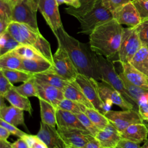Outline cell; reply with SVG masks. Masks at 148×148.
<instances>
[{"label":"cell","instance_id":"9a60e30c","mask_svg":"<svg viewBox=\"0 0 148 148\" xmlns=\"http://www.w3.org/2000/svg\"><path fill=\"white\" fill-rule=\"evenodd\" d=\"M37 136L42 140L49 148H66V145L60 136L56 127L40 122V129Z\"/></svg>","mask_w":148,"mask_h":148},{"label":"cell","instance_id":"836d02e7","mask_svg":"<svg viewBox=\"0 0 148 148\" xmlns=\"http://www.w3.org/2000/svg\"><path fill=\"white\" fill-rule=\"evenodd\" d=\"M84 113L99 130L104 129L110 123L106 117L94 108H87Z\"/></svg>","mask_w":148,"mask_h":148},{"label":"cell","instance_id":"ac0fdd59","mask_svg":"<svg viewBox=\"0 0 148 148\" xmlns=\"http://www.w3.org/2000/svg\"><path fill=\"white\" fill-rule=\"evenodd\" d=\"M95 137L102 147H115L122 139L121 132L111 123L104 129L99 130Z\"/></svg>","mask_w":148,"mask_h":148},{"label":"cell","instance_id":"74e56055","mask_svg":"<svg viewBox=\"0 0 148 148\" xmlns=\"http://www.w3.org/2000/svg\"><path fill=\"white\" fill-rule=\"evenodd\" d=\"M76 115L83 125L86 128V129L89 131L94 136H95L99 132V130L91 121L88 116L84 113H80L76 114Z\"/></svg>","mask_w":148,"mask_h":148},{"label":"cell","instance_id":"7c38bea8","mask_svg":"<svg viewBox=\"0 0 148 148\" xmlns=\"http://www.w3.org/2000/svg\"><path fill=\"white\" fill-rule=\"evenodd\" d=\"M38 10L53 32L62 27L58 4L56 0H35Z\"/></svg>","mask_w":148,"mask_h":148},{"label":"cell","instance_id":"f6af8a7d","mask_svg":"<svg viewBox=\"0 0 148 148\" xmlns=\"http://www.w3.org/2000/svg\"><path fill=\"white\" fill-rule=\"evenodd\" d=\"M116 148H140L139 143L131 142L128 140L121 139L119 142Z\"/></svg>","mask_w":148,"mask_h":148},{"label":"cell","instance_id":"9f6ffc18","mask_svg":"<svg viewBox=\"0 0 148 148\" xmlns=\"http://www.w3.org/2000/svg\"><path fill=\"white\" fill-rule=\"evenodd\" d=\"M102 148H116V147H102Z\"/></svg>","mask_w":148,"mask_h":148},{"label":"cell","instance_id":"f546056e","mask_svg":"<svg viewBox=\"0 0 148 148\" xmlns=\"http://www.w3.org/2000/svg\"><path fill=\"white\" fill-rule=\"evenodd\" d=\"M6 31L0 34V56L5 54L21 45Z\"/></svg>","mask_w":148,"mask_h":148},{"label":"cell","instance_id":"b9f144b4","mask_svg":"<svg viewBox=\"0 0 148 148\" xmlns=\"http://www.w3.org/2000/svg\"><path fill=\"white\" fill-rule=\"evenodd\" d=\"M132 1V0H102V3L104 7L112 12L122 5Z\"/></svg>","mask_w":148,"mask_h":148},{"label":"cell","instance_id":"d590c367","mask_svg":"<svg viewBox=\"0 0 148 148\" xmlns=\"http://www.w3.org/2000/svg\"><path fill=\"white\" fill-rule=\"evenodd\" d=\"M57 108L70 112L75 114L84 113L87 108L86 106L64 98L58 105Z\"/></svg>","mask_w":148,"mask_h":148},{"label":"cell","instance_id":"9c48e42d","mask_svg":"<svg viewBox=\"0 0 148 148\" xmlns=\"http://www.w3.org/2000/svg\"><path fill=\"white\" fill-rule=\"evenodd\" d=\"M97 84L99 96L105 104L106 112L110 110L113 104L124 110H135L134 106L126 101L121 94L110 84L105 82L98 80H97Z\"/></svg>","mask_w":148,"mask_h":148},{"label":"cell","instance_id":"11a10c76","mask_svg":"<svg viewBox=\"0 0 148 148\" xmlns=\"http://www.w3.org/2000/svg\"><path fill=\"white\" fill-rule=\"evenodd\" d=\"M66 148H79V147H75V146H68V147Z\"/></svg>","mask_w":148,"mask_h":148},{"label":"cell","instance_id":"d4e9b609","mask_svg":"<svg viewBox=\"0 0 148 148\" xmlns=\"http://www.w3.org/2000/svg\"><path fill=\"white\" fill-rule=\"evenodd\" d=\"M34 77L49 85L57 87L62 90L69 82L56 73L53 69L34 75Z\"/></svg>","mask_w":148,"mask_h":148},{"label":"cell","instance_id":"44dd1931","mask_svg":"<svg viewBox=\"0 0 148 148\" xmlns=\"http://www.w3.org/2000/svg\"><path fill=\"white\" fill-rule=\"evenodd\" d=\"M63 93L65 98L81 103L88 108H94L75 80L69 82L67 84L63 90Z\"/></svg>","mask_w":148,"mask_h":148},{"label":"cell","instance_id":"30bf717a","mask_svg":"<svg viewBox=\"0 0 148 148\" xmlns=\"http://www.w3.org/2000/svg\"><path fill=\"white\" fill-rule=\"evenodd\" d=\"M75 81L79 84L86 98L91 103L94 108L104 114L106 113L105 104L99 96L97 80L79 73Z\"/></svg>","mask_w":148,"mask_h":148},{"label":"cell","instance_id":"60d3db41","mask_svg":"<svg viewBox=\"0 0 148 148\" xmlns=\"http://www.w3.org/2000/svg\"><path fill=\"white\" fill-rule=\"evenodd\" d=\"M132 2L136 7L141 20L148 19V0H132Z\"/></svg>","mask_w":148,"mask_h":148},{"label":"cell","instance_id":"7bdbcfd3","mask_svg":"<svg viewBox=\"0 0 148 148\" xmlns=\"http://www.w3.org/2000/svg\"><path fill=\"white\" fill-rule=\"evenodd\" d=\"M13 87V84L6 78L0 70V96L4 97V95Z\"/></svg>","mask_w":148,"mask_h":148},{"label":"cell","instance_id":"6f0895ef","mask_svg":"<svg viewBox=\"0 0 148 148\" xmlns=\"http://www.w3.org/2000/svg\"><path fill=\"white\" fill-rule=\"evenodd\" d=\"M2 1H9V0H2Z\"/></svg>","mask_w":148,"mask_h":148},{"label":"cell","instance_id":"f907efd6","mask_svg":"<svg viewBox=\"0 0 148 148\" xmlns=\"http://www.w3.org/2000/svg\"><path fill=\"white\" fill-rule=\"evenodd\" d=\"M62 1L64 3H65L69 6H72L76 8H77L80 6L79 0H62Z\"/></svg>","mask_w":148,"mask_h":148},{"label":"cell","instance_id":"e0dca14e","mask_svg":"<svg viewBox=\"0 0 148 148\" xmlns=\"http://www.w3.org/2000/svg\"><path fill=\"white\" fill-rule=\"evenodd\" d=\"M0 97V118L16 127L19 125H25L24 110L13 105L7 106L4 102L5 98Z\"/></svg>","mask_w":148,"mask_h":148},{"label":"cell","instance_id":"f35d334b","mask_svg":"<svg viewBox=\"0 0 148 148\" xmlns=\"http://www.w3.org/2000/svg\"><path fill=\"white\" fill-rule=\"evenodd\" d=\"M0 20L12 21V8L9 1L0 0Z\"/></svg>","mask_w":148,"mask_h":148},{"label":"cell","instance_id":"2e32d148","mask_svg":"<svg viewBox=\"0 0 148 148\" xmlns=\"http://www.w3.org/2000/svg\"><path fill=\"white\" fill-rule=\"evenodd\" d=\"M35 84L38 99H42L50 103L57 109L58 103L64 98L63 90L36 78Z\"/></svg>","mask_w":148,"mask_h":148},{"label":"cell","instance_id":"681fc988","mask_svg":"<svg viewBox=\"0 0 148 148\" xmlns=\"http://www.w3.org/2000/svg\"><path fill=\"white\" fill-rule=\"evenodd\" d=\"M10 134V132L6 128L0 125V139L7 140Z\"/></svg>","mask_w":148,"mask_h":148},{"label":"cell","instance_id":"4dcf8cb0","mask_svg":"<svg viewBox=\"0 0 148 148\" xmlns=\"http://www.w3.org/2000/svg\"><path fill=\"white\" fill-rule=\"evenodd\" d=\"M120 77L123 80L124 86L128 95L133 99V100L136 103L138 106V102L141 97L145 94L148 90L143 89L137 86L130 83L124 76L122 72L119 73Z\"/></svg>","mask_w":148,"mask_h":148},{"label":"cell","instance_id":"8992f818","mask_svg":"<svg viewBox=\"0 0 148 148\" xmlns=\"http://www.w3.org/2000/svg\"><path fill=\"white\" fill-rule=\"evenodd\" d=\"M142 46L135 28H124L117 54V61L120 63L130 62Z\"/></svg>","mask_w":148,"mask_h":148},{"label":"cell","instance_id":"91938a15","mask_svg":"<svg viewBox=\"0 0 148 148\" xmlns=\"http://www.w3.org/2000/svg\"><path fill=\"white\" fill-rule=\"evenodd\" d=\"M145 47H146L148 49V46H145Z\"/></svg>","mask_w":148,"mask_h":148},{"label":"cell","instance_id":"db71d44e","mask_svg":"<svg viewBox=\"0 0 148 148\" xmlns=\"http://www.w3.org/2000/svg\"><path fill=\"white\" fill-rule=\"evenodd\" d=\"M140 148H148V138L145 140L143 145Z\"/></svg>","mask_w":148,"mask_h":148},{"label":"cell","instance_id":"bcb514c9","mask_svg":"<svg viewBox=\"0 0 148 148\" xmlns=\"http://www.w3.org/2000/svg\"><path fill=\"white\" fill-rule=\"evenodd\" d=\"M138 112L143 120L148 121V101L138 105Z\"/></svg>","mask_w":148,"mask_h":148},{"label":"cell","instance_id":"3957f363","mask_svg":"<svg viewBox=\"0 0 148 148\" xmlns=\"http://www.w3.org/2000/svg\"><path fill=\"white\" fill-rule=\"evenodd\" d=\"M6 31L20 44L34 47L53 63V55L50 43L39 30L24 23L12 21Z\"/></svg>","mask_w":148,"mask_h":148},{"label":"cell","instance_id":"4316f807","mask_svg":"<svg viewBox=\"0 0 148 148\" xmlns=\"http://www.w3.org/2000/svg\"><path fill=\"white\" fill-rule=\"evenodd\" d=\"M0 69L23 71L22 58L12 51L0 56Z\"/></svg>","mask_w":148,"mask_h":148},{"label":"cell","instance_id":"ba28073f","mask_svg":"<svg viewBox=\"0 0 148 148\" xmlns=\"http://www.w3.org/2000/svg\"><path fill=\"white\" fill-rule=\"evenodd\" d=\"M38 10L35 0H18L12 9V21L24 23L39 30L36 17Z\"/></svg>","mask_w":148,"mask_h":148},{"label":"cell","instance_id":"277c9868","mask_svg":"<svg viewBox=\"0 0 148 148\" xmlns=\"http://www.w3.org/2000/svg\"><path fill=\"white\" fill-rule=\"evenodd\" d=\"M94 59L98 72L101 76V81L108 83L116 90L118 91L126 101L134 106L135 110L138 112V105L127 93L123 80L119 74L117 73L113 62L95 53Z\"/></svg>","mask_w":148,"mask_h":148},{"label":"cell","instance_id":"5bb4252c","mask_svg":"<svg viewBox=\"0 0 148 148\" xmlns=\"http://www.w3.org/2000/svg\"><path fill=\"white\" fill-rule=\"evenodd\" d=\"M112 13L113 18L119 24L126 25L128 27H135L142 21L139 13L132 2L122 5Z\"/></svg>","mask_w":148,"mask_h":148},{"label":"cell","instance_id":"52a82bcc","mask_svg":"<svg viewBox=\"0 0 148 148\" xmlns=\"http://www.w3.org/2000/svg\"><path fill=\"white\" fill-rule=\"evenodd\" d=\"M68 82L75 81L79 72L66 50L60 45L53 55V69Z\"/></svg>","mask_w":148,"mask_h":148},{"label":"cell","instance_id":"1f68e13d","mask_svg":"<svg viewBox=\"0 0 148 148\" xmlns=\"http://www.w3.org/2000/svg\"><path fill=\"white\" fill-rule=\"evenodd\" d=\"M6 78L12 83H16L18 82L24 83L32 78L34 75L24 71L3 69H0Z\"/></svg>","mask_w":148,"mask_h":148},{"label":"cell","instance_id":"83f0119b","mask_svg":"<svg viewBox=\"0 0 148 148\" xmlns=\"http://www.w3.org/2000/svg\"><path fill=\"white\" fill-rule=\"evenodd\" d=\"M130 63L148 78V49L142 46L135 54Z\"/></svg>","mask_w":148,"mask_h":148},{"label":"cell","instance_id":"c3c4849f","mask_svg":"<svg viewBox=\"0 0 148 148\" xmlns=\"http://www.w3.org/2000/svg\"><path fill=\"white\" fill-rule=\"evenodd\" d=\"M12 148H29L26 141L22 138H20L16 141L12 143Z\"/></svg>","mask_w":148,"mask_h":148},{"label":"cell","instance_id":"ee69618b","mask_svg":"<svg viewBox=\"0 0 148 148\" xmlns=\"http://www.w3.org/2000/svg\"><path fill=\"white\" fill-rule=\"evenodd\" d=\"M0 125L6 128L10 132L11 134L17 136L19 138H21L24 135L27 134L25 132L18 129L16 126L5 121V120H3L1 118H0Z\"/></svg>","mask_w":148,"mask_h":148},{"label":"cell","instance_id":"8fae6325","mask_svg":"<svg viewBox=\"0 0 148 148\" xmlns=\"http://www.w3.org/2000/svg\"><path fill=\"white\" fill-rule=\"evenodd\" d=\"M104 115L120 132L133 124L143 123V120L138 111L134 109L121 111L110 110Z\"/></svg>","mask_w":148,"mask_h":148},{"label":"cell","instance_id":"7dc6e473","mask_svg":"<svg viewBox=\"0 0 148 148\" xmlns=\"http://www.w3.org/2000/svg\"><path fill=\"white\" fill-rule=\"evenodd\" d=\"M84 148H102L99 140L94 136L86 143Z\"/></svg>","mask_w":148,"mask_h":148},{"label":"cell","instance_id":"4fadbf2b","mask_svg":"<svg viewBox=\"0 0 148 148\" xmlns=\"http://www.w3.org/2000/svg\"><path fill=\"white\" fill-rule=\"evenodd\" d=\"M57 131L66 145L79 148H84L94 137L89 131L76 128L57 127Z\"/></svg>","mask_w":148,"mask_h":148},{"label":"cell","instance_id":"f1b7e54d","mask_svg":"<svg viewBox=\"0 0 148 148\" xmlns=\"http://www.w3.org/2000/svg\"><path fill=\"white\" fill-rule=\"evenodd\" d=\"M11 51L21 58L47 60L38 50L28 45H21Z\"/></svg>","mask_w":148,"mask_h":148},{"label":"cell","instance_id":"7402d4cb","mask_svg":"<svg viewBox=\"0 0 148 148\" xmlns=\"http://www.w3.org/2000/svg\"><path fill=\"white\" fill-rule=\"evenodd\" d=\"M57 127L76 128L87 130L76 114L59 108L57 109Z\"/></svg>","mask_w":148,"mask_h":148},{"label":"cell","instance_id":"f5cc1de1","mask_svg":"<svg viewBox=\"0 0 148 148\" xmlns=\"http://www.w3.org/2000/svg\"><path fill=\"white\" fill-rule=\"evenodd\" d=\"M18 0H9V2L13 9V8H14V6L16 5V3H17Z\"/></svg>","mask_w":148,"mask_h":148},{"label":"cell","instance_id":"816d5d0a","mask_svg":"<svg viewBox=\"0 0 148 148\" xmlns=\"http://www.w3.org/2000/svg\"><path fill=\"white\" fill-rule=\"evenodd\" d=\"M12 144L7 140L0 139V148H12Z\"/></svg>","mask_w":148,"mask_h":148},{"label":"cell","instance_id":"d6986e66","mask_svg":"<svg viewBox=\"0 0 148 148\" xmlns=\"http://www.w3.org/2000/svg\"><path fill=\"white\" fill-rule=\"evenodd\" d=\"M122 73L125 77L133 84L148 90V78L146 75L134 66L130 62L120 63Z\"/></svg>","mask_w":148,"mask_h":148},{"label":"cell","instance_id":"e575fe53","mask_svg":"<svg viewBox=\"0 0 148 148\" xmlns=\"http://www.w3.org/2000/svg\"><path fill=\"white\" fill-rule=\"evenodd\" d=\"M14 88L21 95L25 97H38L37 90L34 76L18 86H14Z\"/></svg>","mask_w":148,"mask_h":148},{"label":"cell","instance_id":"484cf974","mask_svg":"<svg viewBox=\"0 0 148 148\" xmlns=\"http://www.w3.org/2000/svg\"><path fill=\"white\" fill-rule=\"evenodd\" d=\"M41 121L56 127L57 125V108L50 103L39 99Z\"/></svg>","mask_w":148,"mask_h":148},{"label":"cell","instance_id":"7a4b0ae2","mask_svg":"<svg viewBox=\"0 0 148 148\" xmlns=\"http://www.w3.org/2000/svg\"><path fill=\"white\" fill-rule=\"evenodd\" d=\"M124 28L116 20L97 27L89 35V45L95 53L112 60L118 54Z\"/></svg>","mask_w":148,"mask_h":148},{"label":"cell","instance_id":"8d00e7d4","mask_svg":"<svg viewBox=\"0 0 148 148\" xmlns=\"http://www.w3.org/2000/svg\"><path fill=\"white\" fill-rule=\"evenodd\" d=\"M135 28L142 46H148V19L142 21Z\"/></svg>","mask_w":148,"mask_h":148},{"label":"cell","instance_id":"ffe728a7","mask_svg":"<svg viewBox=\"0 0 148 148\" xmlns=\"http://www.w3.org/2000/svg\"><path fill=\"white\" fill-rule=\"evenodd\" d=\"M122 139L140 144L148 136V128L145 123L133 124L121 132Z\"/></svg>","mask_w":148,"mask_h":148},{"label":"cell","instance_id":"ab89813d","mask_svg":"<svg viewBox=\"0 0 148 148\" xmlns=\"http://www.w3.org/2000/svg\"><path fill=\"white\" fill-rule=\"evenodd\" d=\"M27 143L29 148H49L37 135L25 134L21 137Z\"/></svg>","mask_w":148,"mask_h":148},{"label":"cell","instance_id":"cb8c5ba5","mask_svg":"<svg viewBox=\"0 0 148 148\" xmlns=\"http://www.w3.org/2000/svg\"><path fill=\"white\" fill-rule=\"evenodd\" d=\"M4 98L11 104V105L24 111L28 112L29 114L32 115L33 109L28 98L18 93L14 88V87L4 95Z\"/></svg>","mask_w":148,"mask_h":148},{"label":"cell","instance_id":"6da1fadb","mask_svg":"<svg viewBox=\"0 0 148 148\" xmlns=\"http://www.w3.org/2000/svg\"><path fill=\"white\" fill-rule=\"evenodd\" d=\"M58 42L67 52L79 73L87 77L101 80L95 59L94 52L90 45L82 43L74 37L69 35L63 28H60L53 32Z\"/></svg>","mask_w":148,"mask_h":148},{"label":"cell","instance_id":"d6a6232c","mask_svg":"<svg viewBox=\"0 0 148 148\" xmlns=\"http://www.w3.org/2000/svg\"><path fill=\"white\" fill-rule=\"evenodd\" d=\"M80 6L77 8L69 6L65 8V12L75 18L83 16L93 8L98 0H79Z\"/></svg>","mask_w":148,"mask_h":148},{"label":"cell","instance_id":"603a6c76","mask_svg":"<svg viewBox=\"0 0 148 148\" xmlns=\"http://www.w3.org/2000/svg\"><path fill=\"white\" fill-rule=\"evenodd\" d=\"M23 70L33 75L53 69V63L47 60L22 58Z\"/></svg>","mask_w":148,"mask_h":148},{"label":"cell","instance_id":"5b68a950","mask_svg":"<svg viewBox=\"0 0 148 148\" xmlns=\"http://www.w3.org/2000/svg\"><path fill=\"white\" fill-rule=\"evenodd\" d=\"M113 18L112 12L103 6L102 0H98L92 9L77 18L80 24L79 33L90 35L97 27Z\"/></svg>","mask_w":148,"mask_h":148},{"label":"cell","instance_id":"680465c9","mask_svg":"<svg viewBox=\"0 0 148 148\" xmlns=\"http://www.w3.org/2000/svg\"><path fill=\"white\" fill-rule=\"evenodd\" d=\"M146 124V125H147V128H148V124Z\"/></svg>","mask_w":148,"mask_h":148}]
</instances>
